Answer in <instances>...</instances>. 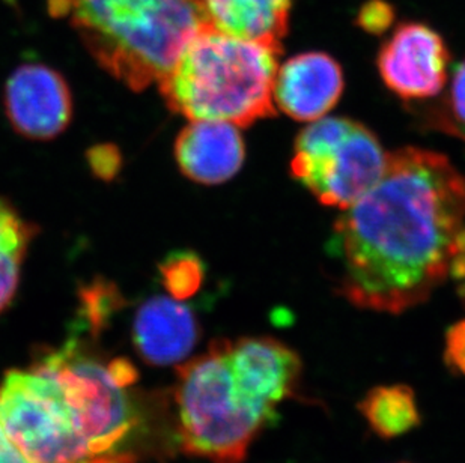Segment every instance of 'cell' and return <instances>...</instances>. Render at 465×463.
Masks as SVG:
<instances>
[{
  "label": "cell",
  "mask_w": 465,
  "mask_h": 463,
  "mask_svg": "<svg viewBox=\"0 0 465 463\" xmlns=\"http://www.w3.org/2000/svg\"><path fill=\"white\" fill-rule=\"evenodd\" d=\"M443 360L452 375L465 378V320H458L446 331Z\"/></svg>",
  "instance_id": "44dd1931"
},
{
  "label": "cell",
  "mask_w": 465,
  "mask_h": 463,
  "mask_svg": "<svg viewBox=\"0 0 465 463\" xmlns=\"http://www.w3.org/2000/svg\"><path fill=\"white\" fill-rule=\"evenodd\" d=\"M107 370H109L110 376L114 378V382L124 387V389H127L130 385L134 384L137 378H139L136 368L125 359L110 361L107 364Z\"/></svg>",
  "instance_id": "603a6c76"
},
{
  "label": "cell",
  "mask_w": 465,
  "mask_h": 463,
  "mask_svg": "<svg viewBox=\"0 0 465 463\" xmlns=\"http://www.w3.org/2000/svg\"><path fill=\"white\" fill-rule=\"evenodd\" d=\"M449 48L440 34L423 23H402L384 41L377 66L386 88L401 100L439 95L448 82Z\"/></svg>",
  "instance_id": "9c48e42d"
},
{
  "label": "cell",
  "mask_w": 465,
  "mask_h": 463,
  "mask_svg": "<svg viewBox=\"0 0 465 463\" xmlns=\"http://www.w3.org/2000/svg\"><path fill=\"white\" fill-rule=\"evenodd\" d=\"M36 233L35 224L23 219L6 199L0 197V315L17 292L23 262Z\"/></svg>",
  "instance_id": "2e32d148"
},
{
  "label": "cell",
  "mask_w": 465,
  "mask_h": 463,
  "mask_svg": "<svg viewBox=\"0 0 465 463\" xmlns=\"http://www.w3.org/2000/svg\"><path fill=\"white\" fill-rule=\"evenodd\" d=\"M244 157V140L233 123L192 121L176 137L178 167L198 184H223L237 175Z\"/></svg>",
  "instance_id": "7c38bea8"
},
{
  "label": "cell",
  "mask_w": 465,
  "mask_h": 463,
  "mask_svg": "<svg viewBox=\"0 0 465 463\" xmlns=\"http://www.w3.org/2000/svg\"><path fill=\"white\" fill-rule=\"evenodd\" d=\"M160 271L167 292L180 301L193 297L203 286V265L196 254H172L163 262Z\"/></svg>",
  "instance_id": "e0dca14e"
},
{
  "label": "cell",
  "mask_w": 465,
  "mask_h": 463,
  "mask_svg": "<svg viewBox=\"0 0 465 463\" xmlns=\"http://www.w3.org/2000/svg\"><path fill=\"white\" fill-rule=\"evenodd\" d=\"M401 463H405V462H401Z\"/></svg>",
  "instance_id": "484cf974"
},
{
  "label": "cell",
  "mask_w": 465,
  "mask_h": 463,
  "mask_svg": "<svg viewBox=\"0 0 465 463\" xmlns=\"http://www.w3.org/2000/svg\"><path fill=\"white\" fill-rule=\"evenodd\" d=\"M450 118H444L448 132L455 133L465 140V61L453 73L452 84L448 96Z\"/></svg>",
  "instance_id": "ffe728a7"
},
{
  "label": "cell",
  "mask_w": 465,
  "mask_h": 463,
  "mask_svg": "<svg viewBox=\"0 0 465 463\" xmlns=\"http://www.w3.org/2000/svg\"><path fill=\"white\" fill-rule=\"evenodd\" d=\"M32 368L56 379L93 458L123 453L119 447L139 419L127 391L114 382L107 366L75 341H68L61 350L45 352Z\"/></svg>",
  "instance_id": "52a82bcc"
},
{
  "label": "cell",
  "mask_w": 465,
  "mask_h": 463,
  "mask_svg": "<svg viewBox=\"0 0 465 463\" xmlns=\"http://www.w3.org/2000/svg\"><path fill=\"white\" fill-rule=\"evenodd\" d=\"M395 8L386 0H368L357 14V25L372 35H382L395 23Z\"/></svg>",
  "instance_id": "d6986e66"
},
{
  "label": "cell",
  "mask_w": 465,
  "mask_h": 463,
  "mask_svg": "<svg viewBox=\"0 0 465 463\" xmlns=\"http://www.w3.org/2000/svg\"><path fill=\"white\" fill-rule=\"evenodd\" d=\"M88 463H136V459L128 453H116V455L98 456Z\"/></svg>",
  "instance_id": "d4e9b609"
},
{
  "label": "cell",
  "mask_w": 465,
  "mask_h": 463,
  "mask_svg": "<svg viewBox=\"0 0 465 463\" xmlns=\"http://www.w3.org/2000/svg\"><path fill=\"white\" fill-rule=\"evenodd\" d=\"M387 155L363 123L324 116L295 139L291 175L322 205L347 210L377 184Z\"/></svg>",
  "instance_id": "5b68a950"
},
{
  "label": "cell",
  "mask_w": 465,
  "mask_h": 463,
  "mask_svg": "<svg viewBox=\"0 0 465 463\" xmlns=\"http://www.w3.org/2000/svg\"><path fill=\"white\" fill-rule=\"evenodd\" d=\"M203 20L244 40L281 44L290 27L292 0H192Z\"/></svg>",
  "instance_id": "5bb4252c"
},
{
  "label": "cell",
  "mask_w": 465,
  "mask_h": 463,
  "mask_svg": "<svg viewBox=\"0 0 465 463\" xmlns=\"http://www.w3.org/2000/svg\"><path fill=\"white\" fill-rule=\"evenodd\" d=\"M281 44L244 40L203 25L163 77L167 107L190 121L249 127L274 116Z\"/></svg>",
  "instance_id": "3957f363"
},
{
  "label": "cell",
  "mask_w": 465,
  "mask_h": 463,
  "mask_svg": "<svg viewBox=\"0 0 465 463\" xmlns=\"http://www.w3.org/2000/svg\"><path fill=\"white\" fill-rule=\"evenodd\" d=\"M173 400L180 448L211 463H242L274 423L244 396L226 354V339L176 369Z\"/></svg>",
  "instance_id": "277c9868"
},
{
  "label": "cell",
  "mask_w": 465,
  "mask_h": 463,
  "mask_svg": "<svg viewBox=\"0 0 465 463\" xmlns=\"http://www.w3.org/2000/svg\"><path fill=\"white\" fill-rule=\"evenodd\" d=\"M0 463H31L25 458L22 451L14 446V442L9 439L2 426H0Z\"/></svg>",
  "instance_id": "cb8c5ba5"
},
{
  "label": "cell",
  "mask_w": 465,
  "mask_h": 463,
  "mask_svg": "<svg viewBox=\"0 0 465 463\" xmlns=\"http://www.w3.org/2000/svg\"><path fill=\"white\" fill-rule=\"evenodd\" d=\"M4 103L14 132L32 140L54 139L73 116L65 79L43 64L18 66L6 82Z\"/></svg>",
  "instance_id": "30bf717a"
},
{
  "label": "cell",
  "mask_w": 465,
  "mask_h": 463,
  "mask_svg": "<svg viewBox=\"0 0 465 463\" xmlns=\"http://www.w3.org/2000/svg\"><path fill=\"white\" fill-rule=\"evenodd\" d=\"M49 11L133 91L158 84L205 25L192 0H49Z\"/></svg>",
  "instance_id": "7a4b0ae2"
},
{
  "label": "cell",
  "mask_w": 465,
  "mask_h": 463,
  "mask_svg": "<svg viewBox=\"0 0 465 463\" xmlns=\"http://www.w3.org/2000/svg\"><path fill=\"white\" fill-rule=\"evenodd\" d=\"M226 354L240 389L272 421L282 403L302 398L303 360L290 345L270 336L226 339Z\"/></svg>",
  "instance_id": "ba28073f"
},
{
  "label": "cell",
  "mask_w": 465,
  "mask_h": 463,
  "mask_svg": "<svg viewBox=\"0 0 465 463\" xmlns=\"http://www.w3.org/2000/svg\"><path fill=\"white\" fill-rule=\"evenodd\" d=\"M357 411L371 432L386 441L405 437L421 424L416 393L407 384L372 387L357 403Z\"/></svg>",
  "instance_id": "9a60e30c"
},
{
  "label": "cell",
  "mask_w": 465,
  "mask_h": 463,
  "mask_svg": "<svg viewBox=\"0 0 465 463\" xmlns=\"http://www.w3.org/2000/svg\"><path fill=\"white\" fill-rule=\"evenodd\" d=\"M465 175L443 153L398 149L339 215L329 241L334 291L361 310L401 315L450 279L464 229Z\"/></svg>",
  "instance_id": "6da1fadb"
},
{
  "label": "cell",
  "mask_w": 465,
  "mask_h": 463,
  "mask_svg": "<svg viewBox=\"0 0 465 463\" xmlns=\"http://www.w3.org/2000/svg\"><path fill=\"white\" fill-rule=\"evenodd\" d=\"M0 426L31 463L94 459L61 387L40 369L5 375L0 382Z\"/></svg>",
  "instance_id": "8992f818"
},
{
  "label": "cell",
  "mask_w": 465,
  "mask_h": 463,
  "mask_svg": "<svg viewBox=\"0 0 465 463\" xmlns=\"http://www.w3.org/2000/svg\"><path fill=\"white\" fill-rule=\"evenodd\" d=\"M89 162L93 164L95 173L107 180V178H112L116 173V171H118V151L110 148V146L94 149Z\"/></svg>",
  "instance_id": "7402d4cb"
},
{
  "label": "cell",
  "mask_w": 465,
  "mask_h": 463,
  "mask_svg": "<svg viewBox=\"0 0 465 463\" xmlns=\"http://www.w3.org/2000/svg\"><path fill=\"white\" fill-rule=\"evenodd\" d=\"M82 320L88 322L93 332H98L114 311L123 306V298L114 284L107 281H95L89 284L80 293Z\"/></svg>",
  "instance_id": "ac0fdd59"
},
{
  "label": "cell",
  "mask_w": 465,
  "mask_h": 463,
  "mask_svg": "<svg viewBox=\"0 0 465 463\" xmlns=\"http://www.w3.org/2000/svg\"><path fill=\"white\" fill-rule=\"evenodd\" d=\"M201 330L190 307L180 300L153 297L143 302L133 322V341L146 363H181L194 350Z\"/></svg>",
  "instance_id": "4fadbf2b"
},
{
  "label": "cell",
  "mask_w": 465,
  "mask_h": 463,
  "mask_svg": "<svg viewBox=\"0 0 465 463\" xmlns=\"http://www.w3.org/2000/svg\"><path fill=\"white\" fill-rule=\"evenodd\" d=\"M343 71L333 57L308 52L291 57L277 70L272 100L299 123L324 118L342 96Z\"/></svg>",
  "instance_id": "8fae6325"
}]
</instances>
